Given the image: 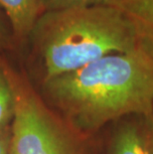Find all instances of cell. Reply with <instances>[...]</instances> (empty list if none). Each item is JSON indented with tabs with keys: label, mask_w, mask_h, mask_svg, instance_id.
<instances>
[{
	"label": "cell",
	"mask_w": 153,
	"mask_h": 154,
	"mask_svg": "<svg viewBox=\"0 0 153 154\" xmlns=\"http://www.w3.org/2000/svg\"><path fill=\"white\" fill-rule=\"evenodd\" d=\"M50 107L87 139L132 116L153 117V57L135 50L105 56L42 82Z\"/></svg>",
	"instance_id": "6da1fadb"
},
{
	"label": "cell",
	"mask_w": 153,
	"mask_h": 154,
	"mask_svg": "<svg viewBox=\"0 0 153 154\" xmlns=\"http://www.w3.org/2000/svg\"><path fill=\"white\" fill-rule=\"evenodd\" d=\"M25 44L29 46V63L41 83L105 56L139 47L123 13L109 6L44 11Z\"/></svg>",
	"instance_id": "7a4b0ae2"
},
{
	"label": "cell",
	"mask_w": 153,
	"mask_h": 154,
	"mask_svg": "<svg viewBox=\"0 0 153 154\" xmlns=\"http://www.w3.org/2000/svg\"><path fill=\"white\" fill-rule=\"evenodd\" d=\"M14 96L10 154H93L79 135L37 94L28 77L1 55Z\"/></svg>",
	"instance_id": "3957f363"
},
{
	"label": "cell",
	"mask_w": 153,
	"mask_h": 154,
	"mask_svg": "<svg viewBox=\"0 0 153 154\" xmlns=\"http://www.w3.org/2000/svg\"><path fill=\"white\" fill-rule=\"evenodd\" d=\"M106 154H153V117L132 116L116 121Z\"/></svg>",
	"instance_id": "277c9868"
},
{
	"label": "cell",
	"mask_w": 153,
	"mask_h": 154,
	"mask_svg": "<svg viewBox=\"0 0 153 154\" xmlns=\"http://www.w3.org/2000/svg\"><path fill=\"white\" fill-rule=\"evenodd\" d=\"M0 10L7 17L16 46H23L34 24L43 13L41 0H0Z\"/></svg>",
	"instance_id": "5b68a950"
},
{
	"label": "cell",
	"mask_w": 153,
	"mask_h": 154,
	"mask_svg": "<svg viewBox=\"0 0 153 154\" xmlns=\"http://www.w3.org/2000/svg\"><path fill=\"white\" fill-rule=\"evenodd\" d=\"M115 8L132 26L139 46L153 57V0H125Z\"/></svg>",
	"instance_id": "8992f818"
},
{
	"label": "cell",
	"mask_w": 153,
	"mask_h": 154,
	"mask_svg": "<svg viewBox=\"0 0 153 154\" xmlns=\"http://www.w3.org/2000/svg\"><path fill=\"white\" fill-rule=\"evenodd\" d=\"M14 116V96L0 55V131L9 128Z\"/></svg>",
	"instance_id": "52a82bcc"
},
{
	"label": "cell",
	"mask_w": 153,
	"mask_h": 154,
	"mask_svg": "<svg viewBox=\"0 0 153 154\" xmlns=\"http://www.w3.org/2000/svg\"><path fill=\"white\" fill-rule=\"evenodd\" d=\"M125 0H41L44 11L59 10V9L93 7V6H109L118 7Z\"/></svg>",
	"instance_id": "ba28073f"
},
{
	"label": "cell",
	"mask_w": 153,
	"mask_h": 154,
	"mask_svg": "<svg viewBox=\"0 0 153 154\" xmlns=\"http://www.w3.org/2000/svg\"><path fill=\"white\" fill-rule=\"evenodd\" d=\"M16 47L14 36L5 14L0 10V55L10 51Z\"/></svg>",
	"instance_id": "9c48e42d"
},
{
	"label": "cell",
	"mask_w": 153,
	"mask_h": 154,
	"mask_svg": "<svg viewBox=\"0 0 153 154\" xmlns=\"http://www.w3.org/2000/svg\"><path fill=\"white\" fill-rule=\"evenodd\" d=\"M11 126L0 131V154H10Z\"/></svg>",
	"instance_id": "30bf717a"
}]
</instances>
